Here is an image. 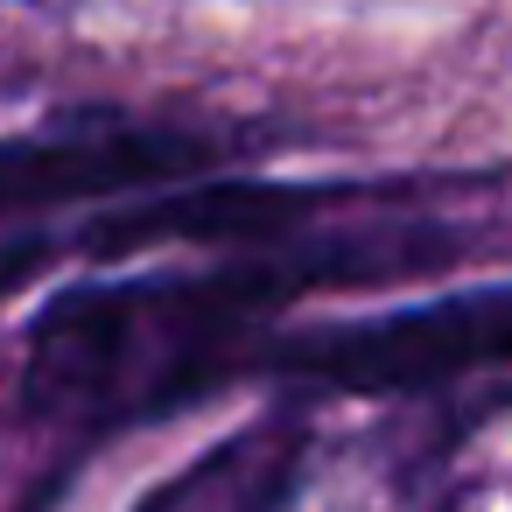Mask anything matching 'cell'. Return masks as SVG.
<instances>
[{
    "label": "cell",
    "instance_id": "obj_1",
    "mask_svg": "<svg viewBox=\"0 0 512 512\" xmlns=\"http://www.w3.org/2000/svg\"><path fill=\"white\" fill-rule=\"evenodd\" d=\"M449 246H274L204 274L71 288L29 323L22 400L50 421H148L246 372L267 323L316 288H372L428 267Z\"/></svg>",
    "mask_w": 512,
    "mask_h": 512
},
{
    "label": "cell",
    "instance_id": "obj_2",
    "mask_svg": "<svg viewBox=\"0 0 512 512\" xmlns=\"http://www.w3.org/2000/svg\"><path fill=\"white\" fill-rule=\"evenodd\" d=\"M491 365H512V288H470L379 316L309 323L288 337H260L246 358V372L323 393H428Z\"/></svg>",
    "mask_w": 512,
    "mask_h": 512
},
{
    "label": "cell",
    "instance_id": "obj_3",
    "mask_svg": "<svg viewBox=\"0 0 512 512\" xmlns=\"http://www.w3.org/2000/svg\"><path fill=\"white\" fill-rule=\"evenodd\" d=\"M225 162V141L155 120H85L0 141V232H36L57 211L148 197Z\"/></svg>",
    "mask_w": 512,
    "mask_h": 512
},
{
    "label": "cell",
    "instance_id": "obj_4",
    "mask_svg": "<svg viewBox=\"0 0 512 512\" xmlns=\"http://www.w3.org/2000/svg\"><path fill=\"white\" fill-rule=\"evenodd\" d=\"M344 204L330 183H169L162 197H134L113 218L78 232L85 253H141V246H274L302 232L316 211Z\"/></svg>",
    "mask_w": 512,
    "mask_h": 512
},
{
    "label": "cell",
    "instance_id": "obj_5",
    "mask_svg": "<svg viewBox=\"0 0 512 512\" xmlns=\"http://www.w3.org/2000/svg\"><path fill=\"white\" fill-rule=\"evenodd\" d=\"M302 456H309V428L288 414H267L232 428L204 456H190L134 512H288L302 484Z\"/></svg>",
    "mask_w": 512,
    "mask_h": 512
}]
</instances>
